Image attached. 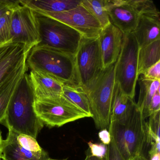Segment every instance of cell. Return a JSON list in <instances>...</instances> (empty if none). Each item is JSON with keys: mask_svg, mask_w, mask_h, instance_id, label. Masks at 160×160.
Segmentation results:
<instances>
[{"mask_svg": "<svg viewBox=\"0 0 160 160\" xmlns=\"http://www.w3.org/2000/svg\"><path fill=\"white\" fill-rule=\"evenodd\" d=\"M98 136L102 143L106 146L109 145L111 142V135L109 131H108L107 129L101 130L98 133Z\"/></svg>", "mask_w": 160, "mask_h": 160, "instance_id": "obj_33", "label": "cell"}, {"mask_svg": "<svg viewBox=\"0 0 160 160\" xmlns=\"http://www.w3.org/2000/svg\"><path fill=\"white\" fill-rule=\"evenodd\" d=\"M48 154L29 151L19 145L15 138L13 132L9 130L7 138L3 140L2 148V159L3 160H47Z\"/></svg>", "mask_w": 160, "mask_h": 160, "instance_id": "obj_16", "label": "cell"}, {"mask_svg": "<svg viewBox=\"0 0 160 160\" xmlns=\"http://www.w3.org/2000/svg\"><path fill=\"white\" fill-rule=\"evenodd\" d=\"M116 62L103 69L83 88L89 101L92 118L98 129H106L110 123L115 88Z\"/></svg>", "mask_w": 160, "mask_h": 160, "instance_id": "obj_3", "label": "cell"}, {"mask_svg": "<svg viewBox=\"0 0 160 160\" xmlns=\"http://www.w3.org/2000/svg\"><path fill=\"white\" fill-rule=\"evenodd\" d=\"M85 160H105L104 159H101V158H97V157H94V156H92L91 155H88L86 157Z\"/></svg>", "mask_w": 160, "mask_h": 160, "instance_id": "obj_34", "label": "cell"}, {"mask_svg": "<svg viewBox=\"0 0 160 160\" xmlns=\"http://www.w3.org/2000/svg\"><path fill=\"white\" fill-rule=\"evenodd\" d=\"M34 110L44 125L49 127L62 125L85 118H89L63 96L53 99H35Z\"/></svg>", "mask_w": 160, "mask_h": 160, "instance_id": "obj_7", "label": "cell"}, {"mask_svg": "<svg viewBox=\"0 0 160 160\" xmlns=\"http://www.w3.org/2000/svg\"><path fill=\"white\" fill-rule=\"evenodd\" d=\"M13 132L17 143L24 148L33 152H42L44 151L40 147L36 138L30 136Z\"/></svg>", "mask_w": 160, "mask_h": 160, "instance_id": "obj_26", "label": "cell"}, {"mask_svg": "<svg viewBox=\"0 0 160 160\" xmlns=\"http://www.w3.org/2000/svg\"><path fill=\"white\" fill-rule=\"evenodd\" d=\"M136 105L128 120L123 123L110 122L108 128L119 151L126 160L143 154L147 143L146 126Z\"/></svg>", "mask_w": 160, "mask_h": 160, "instance_id": "obj_4", "label": "cell"}, {"mask_svg": "<svg viewBox=\"0 0 160 160\" xmlns=\"http://www.w3.org/2000/svg\"><path fill=\"white\" fill-rule=\"evenodd\" d=\"M90 150L91 155L97 158L104 159L106 153L107 147L106 145L103 143H93L91 141H89L88 143Z\"/></svg>", "mask_w": 160, "mask_h": 160, "instance_id": "obj_29", "label": "cell"}, {"mask_svg": "<svg viewBox=\"0 0 160 160\" xmlns=\"http://www.w3.org/2000/svg\"><path fill=\"white\" fill-rule=\"evenodd\" d=\"M36 13L41 38L37 45L51 48L75 57L82 38L81 34L64 23Z\"/></svg>", "mask_w": 160, "mask_h": 160, "instance_id": "obj_5", "label": "cell"}, {"mask_svg": "<svg viewBox=\"0 0 160 160\" xmlns=\"http://www.w3.org/2000/svg\"><path fill=\"white\" fill-rule=\"evenodd\" d=\"M111 142L107 146L106 153L105 156V160H126L121 154L118 150L113 138L111 137Z\"/></svg>", "mask_w": 160, "mask_h": 160, "instance_id": "obj_28", "label": "cell"}, {"mask_svg": "<svg viewBox=\"0 0 160 160\" xmlns=\"http://www.w3.org/2000/svg\"><path fill=\"white\" fill-rule=\"evenodd\" d=\"M158 111H160V90L155 92L151 101L149 107V117L152 114Z\"/></svg>", "mask_w": 160, "mask_h": 160, "instance_id": "obj_31", "label": "cell"}, {"mask_svg": "<svg viewBox=\"0 0 160 160\" xmlns=\"http://www.w3.org/2000/svg\"><path fill=\"white\" fill-rule=\"evenodd\" d=\"M160 111L152 114L148 122L145 123L147 143L160 142Z\"/></svg>", "mask_w": 160, "mask_h": 160, "instance_id": "obj_24", "label": "cell"}, {"mask_svg": "<svg viewBox=\"0 0 160 160\" xmlns=\"http://www.w3.org/2000/svg\"><path fill=\"white\" fill-rule=\"evenodd\" d=\"M130 160H148V159L144 156L143 154H142L141 155H138Z\"/></svg>", "mask_w": 160, "mask_h": 160, "instance_id": "obj_35", "label": "cell"}, {"mask_svg": "<svg viewBox=\"0 0 160 160\" xmlns=\"http://www.w3.org/2000/svg\"><path fill=\"white\" fill-rule=\"evenodd\" d=\"M35 11L42 15L64 23L75 30L85 38L98 37L102 30L98 21L81 3L75 8L61 12Z\"/></svg>", "mask_w": 160, "mask_h": 160, "instance_id": "obj_11", "label": "cell"}, {"mask_svg": "<svg viewBox=\"0 0 160 160\" xmlns=\"http://www.w3.org/2000/svg\"><path fill=\"white\" fill-rule=\"evenodd\" d=\"M105 5L111 24L123 35L132 33L140 16L132 0H105Z\"/></svg>", "mask_w": 160, "mask_h": 160, "instance_id": "obj_12", "label": "cell"}, {"mask_svg": "<svg viewBox=\"0 0 160 160\" xmlns=\"http://www.w3.org/2000/svg\"><path fill=\"white\" fill-rule=\"evenodd\" d=\"M30 51L23 44L12 41L0 44V91L27 72V60Z\"/></svg>", "mask_w": 160, "mask_h": 160, "instance_id": "obj_10", "label": "cell"}, {"mask_svg": "<svg viewBox=\"0 0 160 160\" xmlns=\"http://www.w3.org/2000/svg\"><path fill=\"white\" fill-rule=\"evenodd\" d=\"M62 95L89 117H92L89 101L83 87L79 85H64Z\"/></svg>", "mask_w": 160, "mask_h": 160, "instance_id": "obj_21", "label": "cell"}, {"mask_svg": "<svg viewBox=\"0 0 160 160\" xmlns=\"http://www.w3.org/2000/svg\"><path fill=\"white\" fill-rule=\"evenodd\" d=\"M81 3L98 21L102 29L111 23L106 8L105 0H81Z\"/></svg>", "mask_w": 160, "mask_h": 160, "instance_id": "obj_22", "label": "cell"}, {"mask_svg": "<svg viewBox=\"0 0 160 160\" xmlns=\"http://www.w3.org/2000/svg\"><path fill=\"white\" fill-rule=\"evenodd\" d=\"M35 97L29 75L20 80L8 105L5 124L8 130L36 138L44 126L34 110Z\"/></svg>", "mask_w": 160, "mask_h": 160, "instance_id": "obj_1", "label": "cell"}, {"mask_svg": "<svg viewBox=\"0 0 160 160\" xmlns=\"http://www.w3.org/2000/svg\"><path fill=\"white\" fill-rule=\"evenodd\" d=\"M123 38V33L111 23L102 29L99 35V42L103 69L117 62L121 50Z\"/></svg>", "mask_w": 160, "mask_h": 160, "instance_id": "obj_13", "label": "cell"}, {"mask_svg": "<svg viewBox=\"0 0 160 160\" xmlns=\"http://www.w3.org/2000/svg\"><path fill=\"white\" fill-rule=\"evenodd\" d=\"M160 61V40L139 48L138 56V76L143 74L149 68Z\"/></svg>", "mask_w": 160, "mask_h": 160, "instance_id": "obj_20", "label": "cell"}, {"mask_svg": "<svg viewBox=\"0 0 160 160\" xmlns=\"http://www.w3.org/2000/svg\"><path fill=\"white\" fill-rule=\"evenodd\" d=\"M0 160H2V158H1V159H0Z\"/></svg>", "mask_w": 160, "mask_h": 160, "instance_id": "obj_38", "label": "cell"}, {"mask_svg": "<svg viewBox=\"0 0 160 160\" xmlns=\"http://www.w3.org/2000/svg\"><path fill=\"white\" fill-rule=\"evenodd\" d=\"M141 76L150 80H160V61L149 68Z\"/></svg>", "mask_w": 160, "mask_h": 160, "instance_id": "obj_30", "label": "cell"}, {"mask_svg": "<svg viewBox=\"0 0 160 160\" xmlns=\"http://www.w3.org/2000/svg\"><path fill=\"white\" fill-rule=\"evenodd\" d=\"M2 142H3V139L2 136V132L0 130V159L2 158Z\"/></svg>", "mask_w": 160, "mask_h": 160, "instance_id": "obj_36", "label": "cell"}, {"mask_svg": "<svg viewBox=\"0 0 160 160\" xmlns=\"http://www.w3.org/2000/svg\"><path fill=\"white\" fill-rule=\"evenodd\" d=\"M138 44L132 33L123 35L121 50L116 62L115 81L123 93L134 100L138 80Z\"/></svg>", "mask_w": 160, "mask_h": 160, "instance_id": "obj_6", "label": "cell"}, {"mask_svg": "<svg viewBox=\"0 0 160 160\" xmlns=\"http://www.w3.org/2000/svg\"><path fill=\"white\" fill-rule=\"evenodd\" d=\"M139 15H148L160 16V14L153 2L149 0H132Z\"/></svg>", "mask_w": 160, "mask_h": 160, "instance_id": "obj_27", "label": "cell"}, {"mask_svg": "<svg viewBox=\"0 0 160 160\" xmlns=\"http://www.w3.org/2000/svg\"><path fill=\"white\" fill-rule=\"evenodd\" d=\"M75 58L78 84L84 88L103 69L99 36L82 37Z\"/></svg>", "mask_w": 160, "mask_h": 160, "instance_id": "obj_9", "label": "cell"}, {"mask_svg": "<svg viewBox=\"0 0 160 160\" xmlns=\"http://www.w3.org/2000/svg\"><path fill=\"white\" fill-rule=\"evenodd\" d=\"M24 75L15 78L8 86L0 91V122L4 120L11 98Z\"/></svg>", "mask_w": 160, "mask_h": 160, "instance_id": "obj_23", "label": "cell"}, {"mask_svg": "<svg viewBox=\"0 0 160 160\" xmlns=\"http://www.w3.org/2000/svg\"><path fill=\"white\" fill-rule=\"evenodd\" d=\"M160 17L141 15L132 32L139 48L160 40Z\"/></svg>", "mask_w": 160, "mask_h": 160, "instance_id": "obj_15", "label": "cell"}, {"mask_svg": "<svg viewBox=\"0 0 160 160\" xmlns=\"http://www.w3.org/2000/svg\"><path fill=\"white\" fill-rule=\"evenodd\" d=\"M136 103L134 99L123 93L118 83H115L111 107L110 122L123 124L132 114Z\"/></svg>", "mask_w": 160, "mask_h": 160, "instance_id": "obj_17", "label": "cell"}, {"mask_svg": "<svg viewBox=\"0 0 160 160\" xmlns=\"http://www.w3.org/2000/svg\"><path fill=\"white\" fill-rule=\"evenodd\" d=\"M35 99H53L62 96L64 84L47 74L30 71L28 74Z\"/></svg>", "mask_w": 160, "mask_h": 160, "instance_id": "obj_14", "label": "cell"}, {"mask_svg": "<svg viewBox=\"0 0 160 160\" xmlns=\"http://www.w3.org/2000/svg\"><path fill=\"white\" fill-rule=\"evenodd\" d=\"M11 41L23 44L30 50L41 42L37 13L21 1H18L12 9Z\"/></svg>", "mask_w": 160, "mask_h": 160, "instance_id": "obj_8", "label": "cell"}, {"mask_svg": "<svg viewBox=\"0 0 160 160\" xmlns=\"http://www.w3.org/2000/svg\"><path fill=\"white\" fill-rule=\"evenodd\" d=\"M18 1L0 0V17L18 2Z\"/></svg>", "mask_w": 160, "mask_h": 160, "instance_id": "obj_32", "label": "cell"}, {"mask_svg": "<svg viewBox=\"0 0 160 160\" xmlns=\"http://www.w3.org/2000/svg\"><path fill=\"white\" fill-rule=\"evenodd\" d=\"M14 6L0 17V44L11 41V21Z\"/></svg>", "mask_w": 160, "mask_h": 160, "instance_id": "obj_25", "label": "cell"}, {"mask_svg": "<svg viewBox=\"0 0 160 160\" xmlns=\"http://www.w3.org/2000/svg\"><path fill=\"white\" fill-rule=\"evenodd\" d=\"M139 92L137 107L145 120L149 115V107L153 95L160 90V80H150L144 79L141 76L138 78ZM137 81V82H138Z\"/></svg>", "mask_w": 160, "mask_h": 160, "instance_id": "obj_19", "label": "cell"}, {"mask_svg": "<svg viewBox=\"0 0 160 160\" xmlns=\"http://www.w3.org/2000/svg\"><path fill=\"white\" fill-rule=\"evenodd\" d=\"M47 160H57V159H51V158H48V159H47Z\"/></svg>", "mask_w": 160, "mask_h": 160, "instance_id": "obj_37", "label": "cell"}, {"mask_svg": "<svg viewBox=\"0 0 160 160\" xmlns=\"http://www.w3.org/2000/svg\"><path fill=\"white\" fill-rule=\"evenodd\" d=\"M22 3L34 11L49 12H66L80 5L78 0H23Z\"/></svg>", "mask_w": 160, "mask_h": 160, "instance_id": "obj_18", "label": "cell"}, {"mask_svg": "<svg viewBox=\"0 0 160 160\" xmlns=\"http://www.w3.org/2000/svg\"><path fill=\"white\" fill-rule=\"evenodd\" d=\"M31 71L54 77L64 85H79L74 56L43 46L31 50L27 60Z\"/></svg>", "mask_w": 160, "mask_h": 160, "instance_id": "obj_2", "label": "cell"}]
</instances>
